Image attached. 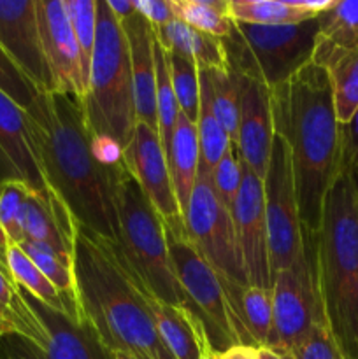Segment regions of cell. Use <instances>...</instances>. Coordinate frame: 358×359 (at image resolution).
<instances>
[{
	"label": "cell",
	"mask_w": 358,
	"mask_h": 359,
	"mask_svg": "<svg viewBox=\"0 0 358 359\" xmlns=\"http://www.w3.org/2000/svg\"><path fill=\"white\" fill-rule=\"evenodd\" d=\"M200 151L199 137H197V125L190 121L181 111L175 119L174 133H172L171 146L167 153V165L171 172L172 188H174L175 200L181 214L185 216L188 209L190 196H192L193 186L197 181L199 172Z\"/></svg>",
	"instance_id": "obj_23"
},
{
	"label": "cell",
	"mask_w": 358,
	"mask_h": 359,
	"mask_svg": "<svg viewBox=\"0 0 358 359\" xmlns=\"http://www.w3.org/2000/svg\"><path fill=\"white\" fill-rule=\"evenodd\" d=\"M154 41L165 51H175L188 56L199 70H228V60L221 39L195 30L185 21L174 18L164 27L153 28Z\"/></svg>",
	"instance_id": "obj_22"
},
{
	"label": "cell",
	"mask_w": 358,
	"mask_h": 359,
	"mask_svg": "<svg viewBox=\"0 0 358 359\" xmlns=\"http://www.w3.org/2000/svg\"><path fill=\"white\" fill-rule=\"evenodd\" d=\"M0 91L13 98L25 111L34 104L35 98L41 93L35 84L18 69V65L4 51L2 46H0Z\"/></svg>",
	"instance_id": "obj_35"
},
{
	"label": "cell",
	"mask_w": 358,
	"mask_h": 359,
	"mask_svg": "<svg viewBox=\"0 0 358 359\" xmlns=\"http://www.w3.org/2000/svg\"><path fill=\"white\" fill-rule=\"evenodd\" d=\"M105 2H107V7L111 9V13L114 14L118 21H123L132 16V14H135V4H133V0H105Z\"/></svg>",
	"instance_id": "obj_40"
},
{
	"label": "cell",
	"mask_w": 358,
	"mask_h": 359,
	"mask_svg": "<svg viewBox=\"0 0 358 359\" xmlns=\"http://www.w3.org/2000/svg\"><path fill=\"white\" fill-rule=\"evenodd\" d=\"M154 76H157L158 135H160V142L164 146L165 156H167L172 133H174L175 119H178L179 114V105L178 100H175L174 88H172L168 55L157 41H154Z\"/></svg>",
	"instance_id": "obj_29"
},
{
	"label": "cell",
	"mask_w": 358,
	"mask_h": 359,
	"mask_svg": "<svg viewBox=\"0 0 358 359\" xmlns=\"http://www.w3.org/2000/svg\"><path fill=\"white\" fill-rule=\"evenodd\" d=\"M7 248H9V241H7L6 233H4L2 226H0V262H2V265L6 266V251ZM7 269V266H6Z\"/></svg>",
	"instance_id": "obj_43"
},
{
	"label": "cell",
	"mask_w": 358,
	"mask_h": 359,
	"mask_svg": "<svg viewBox=\"0 0 358 359\" xmlns=\"http://www.w3.org/2000/svg\"><path fill=\"white\" fill-rule=\"evenodd\" d=\"M200 359H220V354H218L216 351H213V347H209V349L204 351V354L200 356Z\"/></svg>",
	"instance_id": "obj_44"
},
{
	"label": "cell",
	"mask_w": 358,
	"mask_h": 359,
	"mask_svg": "<svg viewBox=\"0 0 358 359\" xmlns=\"http://www.w3.org/2000/svg\"><path fill=\"white\" fill-rule=\"evenodd\" d=\"M183 219L192 244L221 279L248 286L234 216L218 200L211 172L202 163H199L195 186Z\"/></svg>",
	"instance_id": "obj_9"
},
{
	"label": "cell",
	"mask_w": 358,
	"mask_h": 359,
	"mask_svg": "<svg viewBox=\"0 0 358 359\" xmlns=\"http://www.w3.org/2000/svg\"><path fill=\"white\" fill-rule=\"evenodd\" d=\"M270 91L274 133L290 151L304 242L314 244L323 203L343 170V125L325 69L307 63Z\"/></svg>",
	"instance_id": "obj_2"
},
{
	"label": "cell",
	"mask_w": 358,
	"mask_h": 359,
	"mask_svg": "<svg viewBox=\"0 0 358 359\" xmlns=\"http://www.w3.org/2000/svg\"><path fill=\"white\" fill-rule=\"evenodd\" d=\"M228 16L253 25H295L314 18L290 0H228Z\"/></svg>",
	"instance_id": "obj_28"
},
{
	"label": "cell",
	"mask_w": 358,
	"mask_h": 359,
	"mask_svg": "<svg viewBox=\"0 0 358 359\" xmlns=\"http://www.w3.org/2000/svg\"><path fill=\"white\" fill-rule=\"evenodd\" d=\"M146 300L158 335L175 359H200L204 351L209 349L206 326L192 307L164 304L147 291Z\"/></svg>",
	"instance_id": "obj_20"
},
{
	"label": "cell",
	"mask_w": 358,
	"mask_h": 359,
	"mask_svg": "<svg viewBox=\"0 0 358 359\" xmlns=\"http://www.w3.org/2000/svg\"><path fill=\"white\" fill-rule=\"evenodd\" d=\"M314 272L330 333L344 358L358 359V181L344 165L323 203Z\"/></svg>",
	"instance_id": "obj_4"
},
{
	"label": "cell",
	"mask_w": 358,
	"mask_h": 359,
	"mask_svg": "<svg viewBox=\"0 0 358 359\" xmlns=\"http://www.w3.org/2000/svg\"><path fill=\"white\" fill-rule=\"evenodd\" d=\"M35 161L49 191L76 223L116 244L119 235L114 205L118 167H105L91 149V133L79 97L41 91L25 111Z\"/></svg>",
	"instance_id": "obj_1"
},
{
	"label": "cell",
	"mask_w": 358,
	"mask_h": 359,
	"mask_svg": "<svg viewBox=\"0 0 358 359\" xmlns=\"http://www.w3.org/2000/svg\"><path fill=\"white\" fill-rule=\"evenodd\" d=\"M0 359H46L44 351L18 332L0 335Z\"/></svg>",
	"instance_id": "obj_37"
},
{
	"label": "cell",
	"mask_w": 358,
	"mask_h": 359,
	"mask_svg": "<svg viewBox=\"0 0 358 359\" xmlns=\"http://www.w3.org/2000/svg\"><path fill=\"white\" fill-rule=\"evenodd\" d=\"M311 62L325 69L337 119L346 125L358 111V48H339L316 41Z\"/></svg>",
	"instance_id": "obj_21"
},
{
	"label": "cell",
	"mask_w": 358,
	"mask_h": 359,
	"mask_svg": "<svg viewBox=\"0 0 358 359\" xmlns=\"http://www.w3.org/2000/svg\"><path fill=\"white\" fill-rule=\"evenodd\" d=\"M116 359H133L130 358L128 354H123V353H116Z\"/></svg>",
	"instance_id": "obj_46"
},
{
	"label": "cell",
	"mask_w": 358,
	"mask_h": 359,
	"mask_svg": "<svg viewBox=\"0 0 358 359\" xmlns=\"http://www.w3.org/2000/svg\"><path fill=\"white\" fill-rule=\"evenodd\" d=\"M164 223L179 286L193 311L202 319L213 351L221 354L230 347L239 346L234 318L220 273L192 244L183 217Z\"/></svg>",
	"instance_id": "obj_8"
},
{
	"label": "cell",
	"mask_w": 358,
	"mask_h": 359,
	"mask_svg": "<svg viewBox=\"0 0 358 359\" xmlns=\"http://www.w3.org/2000/svg\"><path fill=\"white\" fill-rule=\"evenodd\" d=\"M81 104L91 137H107L123 151L128 147L137 125L128 42L105 0H97V37Z\"/></svg>",
	"instance_id": "obj_6"
},
{
	"label": "cell",
	"mask_w": 358,
	"mask_h": 359,
	"mask_svg": "<svg viewBox=\"0 0 358 359\" xmlns=\"http://www.w3.org/2000/svg\"><path fill=\"white\" fill-rule=\"evenodd\" d=\"M125 163L164 221L183 217L157 130L137 123L132 140L125 149Z\"/></svg>",
	"instance_id": "obj_15"
},
{
	"label": "cell",
	"mask_w": 358,
	"mask_h": 359,
	"mask_svg": "<svg viewBox=\"0 0 358 359\" xmlns=\"http://www.w3.org/2000/svg\"><path fill=\"white\" fill-rule=\"evenodd\" d=\"M200 77V105L199 118H197V137H199L200 163L213 174L216 165L230 147V139L227 132L221 128L211 105L209 77L207 70H199Z\"/></svg>",
	"instance_id": "obj_24"
},
{
	"label": "cell",
	"mask_w": 358,
	"mask_h": 359,
	"mask_svg": "<svg viewBox=\"0 0 358 359\" xmlns=\"http://www.w3.org/2000/svg\"><path fill=\"white\" fill-rule=\"evenodd\" d=\"M6 266L11 279H13L18 286L23 287L25 291L34 294L37 300L49 305V307L55 309V311L65 312V302H63L62 293L46 279L44 273H42L41 270L34 265V262L21 251L20 245L9 244V248H7L6 251Z\"/></svg>",
	"instance_id": "obj_26"
},
{
	"label": "cell",
	"mask_w": 358,
	"mask_h": 359,
	"mask_svg": "<svg viewBox=\"0 0 358 359\" xmlns=\"http://www.w3.org/2000/svg\"><path fill=\"white\" fill-rule=\"evenodd\" d=\"M262 182L270 279H274L277 272L290 269L305 252L290 151L283 137L277 133H274L269 167Z\"/></svg>",
	"instance_id": "obj_10"
},
{
	"label": "cell",
	"mask_w": 358,
	"mask_h": 359,
	"mask_svg": "<svg viewBox=\"0 0 358 359\" xmlns=\"http://www.w3.org/2000/svg\"><path fill=\"white\" fill-rule=\"evenodd\" d=\"M21 181L34 193L48 191L32 149L25 109L0 91V184Z\"/></svg>",
	"instance_id": "obj_18"
},
{
	"label": "cell",
	"mask_w": 358,
	"mask_h": 359,
	"mask_svg": "<svg viewBox=\"0 0 358 359\" xmlns=\"http://www.w3.org/2000/svg\"><path fill=\"white\" fill-rule=\"evenodd\" d=\"M220 359H258V354L253 346H234L221 353Z\"/></svg>",
	"instance_id": "obj_41"
},
{
	"label": "cell",
	"mask_w": 358,
	"mask_h": 359,
	"mask_svg": "<svg viewBox=\"0 0 358 359\" xmlns=\"http://www.w3.org/2000/svg\"><path fill=\"white\" fill-rule=\"evenodd\" d=\"M114 205L119 226L114 245L123 265L157 300L192 307L175 277L164 217L151 205L126 163L116 172Z\"/></svg>",
	"instance_id": "obj_5"
},
{
	"label": "cell",
	"mask_w": 358,
	"mask_h": 359,
	"mask_svg": "<svg viewBox=\"0 0 358 359\" xmlns=\"http://www.w3.org/2000/svg\"><path fill=\"white\" fill-rule=\"evenodd\" d=\"M258 359H295L293 354L283 349H274V347H256Z\"/></svg>",
	"instance_id": "obj_42"
},
{
	"label": "cell",
	"mask_w": 358,
	"mask_h": 359,
	"mask_svg": "<svg viewBox=\"0 0 358 359\" xmlns=\"http://www.w3.org/2000/svg\"><path fill=\"white\" fill-rule=\"evenodd\" d=\"M74 277L81 314L112 353L133 359H175L158 335L146 290L116 245L76 223Z\"/></svg>",
	"instance_id": "obj_3"
},
{
	"label": "cell",
	"mask_w": 358,
	"mask_h": 359,
	"mask_svg": "<svg viewBox=\"0 0 358 359\" xmlns=\"http://www.w3.org/2000/svg\"><path fill=\"white\" fill-rule=\"evenodd\" d=\"M239 116L237 153L260 179L265 177L272 149L274 125L270 111V91L258 81L239 76Z\"/></svg>",
	"instance_id": "obj_17"
},
{
	"label": "cell",
	"mask_w": 358,
	"mask_h": 359,
	"mask_svg": "<svg viewBox=\"0 0 358 359\" xmlns=\"http://www.w3.org/2000/svg\"><path fill=\"white\" fill-rule=\"evenodd\" d=\"M0 46L39 91H49L37 0H0Z\"/></svg>",
	"instance_id": "obj_14"
},
{
	"label": "cell",
	"mask_w": 358,
	"mask_h": 359,
	"mask_svg": "<svg viewBox=\"0 0 358 359\" xmlns=\"http://www.w3.org/2000/svg\"><path fill=\"white\" fill-rule=\"evenodd\" d=\"M171 65V79L174 88L179 111L197 125L200 105V77L199 67L188 56L175 51H167Z\"/></svg>",
	"instance_id": "obj_31"
},
{
	"label": "cell",
	"mask_w": 358,
	"mask_h": 359,
	"mask_svg": "<svg viewBox=\"0 0 358 359\" xmlns=\"http://www.w3.org/2000/svg\"><path fill=\"white\" fill-rule=\"evenodd\" d=\"M11 332H14V330L11 328V326L7 325L2 318H0V335H4V333H11Z\"/></svg>",
	"instance_id": "obj_45"
},
{
	"label": "cell",
	"mask_w": 358,
	"mask_h": 359,
	"mask_svg": "<svg viewBox=\"0 0 358 359\" xmlns=\"http://www.w3.org/2000/svg\"><path fill=\"white\" fill-rule=\"evenodd\" d=\"M171 4L178 20L207 35L225 39L234 28L228 0H171Z\"/></svg>",
	"instance_id": "obj_25"
},
{
	"label": "cell",
	"mask_w": 358,
	"mask_h": 359,
	"mask_svg": "<svg viewBox=\"0 0 358 359\" xmlns=\"http://www.w3.org/2000/svg\"><path fill=\"white\" fill-rule=\"evenodd\" d=\"M18 290L48 337L42 349L46 359H116V353L102 342L100 335L88 319L77 321L65 312L42 304L23 287L18 286Z\"/></svg>",
	"instance_id": "obj_16"
},
{
	"label": "cell",
	"mask_w": 358,
	"mask_h": 359,
	"mask_svg": "<svg viewBox=\"0 0 358 359\" xmlns=\"http://www.w3.org/2000/svg\"><path fill=\"white\" fill-rule=\"evenodd\" d=\"M37 20L48 67L49 93L74 95L83 100L88 84L63 0H37Z\"/></svg>",
	"instance_id": "obj_12"
},
{
	"label": "cell",
	"mask_w": 358,
	"mask_h": 359,
	"mask_svg": "<svg viewBox=\"0 0 358 359\" xmlns=\"http://www.w3.org/2000/svg\"><path fill=\"white\" fill-rule=\"evenodd\" d=\"M318 32V18L295 25L234 21L230 35L221 42L232 72L272 90L311 63Z\"/></svg>",
	"instance_id": "obj_7"
},
{
	"label": "cell",
	"mask_w": 358,
	"mask_h": 359,
	"mask_svg": "<svg viewBox=\"0 0 358 359\" xmlns=\"http://www.w3.org/2000/svg\"><path fill=\"white\" fill-rule=\"evenodd\" d=\"M119 23L128 42L137 123H142L158 132L153 27L137 11Z\"/></svg>",
	"instance_id": "obj_19"
},
{
	"label": "cell",
	"mask_w": 358,
	"mask_h": 359,
	"mask_svg": "<svg viewBox=\"0 0 358 359\" xmlns=\"http://www.w3.org/2000/svg\"><path fill=\"white\" fill-rule=\"evenodd\" d=\"M291 354L295 359H346L337 347L325 318H321L312 326L307 339Z\"/></svg>",
	"instance_id": "obj_36"
},
{
	"label": "cell",
	"mask_w": 358,
	"mask_h": 359,
	"mask_svg": "<svg viewBox=\"0 0 358 359\" xmlns=\"http://www.w3.org/2000/svg\"><path fill=\"white\" fill-rule=\"evenodd\" d=\"M135 11L151 25V27H164L168 21L174 20L171 0H133Z\"/></svg>",
	"instance_id": "obj_38"
},
{
	"label": "cell",
	"mask_w": 358,
	"mask_h": 359,
	"mask_svg": "<svg viewBox=\"0 0 358 359\" xmlns=\"http://www.w3.org/2000/svg\"><path fill=\"white\" fill-rule=\"evenodd\" d=\"M272 279L274 332L269 347L293 353L309 337L312 326L325 318L314 272V244Z\"/></svg>",
	"instance_id": "obj_11"
},
{
	"label": "cell",
	"mask_w": 358,
	"mask_h": 359,
	"mask_svg": "<svg viewBox=\"0 0 358 359\" xmlns=\"http://www.w3.org/2000/svg\"><path fill=\"white\" fill-rule=\"evenodd\" d=\"M32 189L21 181H7L0 184V226L9 244L23 242V223L27 200Z\"/></svg>",
	"instance_id": "obj_33"
},
{
	"label": "cell",
	"mask_w": 358,
	"mask_h": 359,
	"mask_svg": "<svg viewBox=\"0 0 358 359\" xmlns=\"http://www.w3.org/2000/svg\"><path fill=\"white\" fill-rule=\"evenodd\" d=\"M211 179H213V188L218 200H220V202L232 212L235 198H237L239 195V189H241L242 179L237 144L230 142V147H228L227 153L223 154L220 163H218L216 168L213 170Z\"/></svg>",
	"instance_id": "obj_34"
},
{
	"label": "cell",
	"mask_w": 358,
	"mask_h": 359,
	"mask_svg": "<svg viewBox=\"0 0 358 359\" xmlns=\"http://www.w3.org/2000/svg\"><path fill=\"white\" fill-rule=\"evenodd\" d=\"M0 269H2V270H4V272H6V273H9V272H7V269H6V266H4V265H2V262H0Z\"/></svg>",
	"instance_id": "obj_47"
},
{
	"label": "cell",
	"mask_w": 358,
	"mask_h": 359,
	"mask_svg": "<svg viewBox=\"0 0 358 359\" xmlns=\"http://www.w3.org/2000/svg\"><path fill=\"white\" fill-rule=\"evenodd\" d=\"M316 41L339 48H358V0H336L318 16Z\"/></svg>",
	"instance_id": "obj_30"
},
{
	"label": "cell",
	"mask_w": 358,
	"mask_h": 359,
	"mask_svg": "<svg viewBox=\"0 0 358 359\" xmlns=\"http://www.w3.org/2000/svg\"><path fill=\"white\" fill-rule=\"evenodd\" d=\"M241 174V189H239V195L235 198L232 216H234L235 230H237L239 248H241L242 262H244L248 286L272 287L263 182L242 161Z\"/></svg>",
	"instance_id": "obj_13"
},
{
	"label": "cell",
	"mask_w": 358,
	"mask_h": 359,
	"mask_svg": "<svg viewBox=\"0 0 358 359\" xmlns=\"http://www.w3.org/2000/svg\"><path fill=\"white\" fill-rule=\"evenodd\" d=\"M343 160L358 181V111L343 125Z\"/></svg>",
	"instance_id": "obj_39"
},
{
	"label": "cell",
	"mask_w": 358,
	"mask_h": 359,
	"mask_svg": "<svg viewBox=\"0 0 358 359\" xmlns=\"http://www.w3.org/2000/svg\"><path fill=\"white\" fill-rule=\"evenodd\" d=\"M81 55L84 81H90L91 58L97 37V0H63Z\"/></svg>",
	"instance_id": "obj_32"
},
{
	"label": "cell",
	"mask_w": 358,
	"mask_h": 359,
	"mask_svg": "<svg viewBox=\"0 0 358 359\" xmlns=\"http://www.w3.org/2000/svg\"><path fill=\"white\" fill-rule=\"evenodd\" d=\"M211 91V105L221 128L227 132L232 144H237L239 116H241V100H239V76L228 70H207Z\"/></svg>",
	"instance_id": "obj_27"
}]
</instances>
